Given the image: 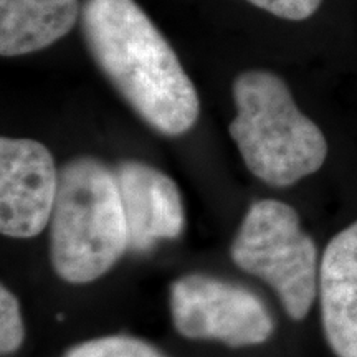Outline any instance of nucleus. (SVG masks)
Returning a JSON list of instances; mask_svg holds the SVG:
<instances>
[{"label":"nucleus","mask_w":357,"mask_h":357,"mask_svg":"<svg viewBox=\"0 0 357 357\" xmlns=\"http://www.w3.org/2000/svg\"><path fill=\"white\" fill-rule=\"evenodd\" d=\"M82 30L98 68L142 121L171 137L195 126L197 89L171 43L134 0H84Z\"/></svg>","instance_id":"f257e3e1"},{"label":"nucleus","mask_w":357,"mask_h":357,"mask_svg":"<svg viewBox=\"0 0 357 357\" xmlns=\"http://www.w3.org/2000/svg\"><path fill=\"white\" fill-rule=\"evenodd\" d=\"M236 114L229 131L245 166L273 187L318 172L328 142L318 124L296 106L288 84L268 70H247L231 84Z\"/></svg>","instance_id":"f03ea898"},{"label":"nucleus","mask_w":357,"mask_h":357,"mask_svg":"<svg viewBox=\"0 0 357 357\" xmlns=\"http://www.w3.org/2000/svg\"><path fill=\"white\" fill-rule=\"evenodd\" d=\"M129 250L116 172L95 158L66 162L50 218V258L68 283H91Z\"/></svg>","instance_id":"7ed1b4c3"},{"label":"nucleus","mask_w":357,"mask_h":357,"mask_svg":"<svg viewBox=\"0 0 357 357\" xmlns=\"http://www.w3.org/2000/svg\"><path fill=\"white\" fill-rule=\"evenodd\" d=\"M230 252L236 266L275 289L289 318H306L318 296V248L291 205L275 199L253 202Z\"/></svg>","instance_id":"20e7f679"},{"label":"nucleus","mask_w":357,"mask_h":357,"mask_svg":"<svg viewBox=\"0 0 357 357\" xmlns=\"http://www.w3.org/2000/svg\"><path fill=\"white\" fill-rule=\"evenodd\" d=\"M171 314L187 339L220 341L231 347L255 346L273 334L270 311L255 293L208 275H187L171 287Z\"/></svg>","instance_id":"39448f33"},{"label":"nucleus","mask_w":357,"mask_h":357,"mask_svg":"<svg viewBox=\"0 0 357 357\" xmlns=\"http://www.w3.org/2000/svg\"><path fill=\"white\" fill-rule=\"evenodd\" d=\"M55 160L33 139H0V231L32 238L50 222L58 192Z\"/></svg>","instance_id":"423d86ee"},{"label":"nucleus","mask_w":357,"mask_h":357,"mask_svg":"<svg viewBox=\"0 0 357 357\" xmlns=\"http://www.w3.org/2000/svg\"><path fill=\"white\" fill-rule=\"evenodd\" d=\"M114 172L131 252H147L162 240H174L182 234L184 205L171 177L137 160L121 162Z\"/></svg>","instance_id":"0eeeda50"},{"label":"nucleus","mask_w":357,"mask_h":357,"mask_svg":"<svg viewBox=\"0 0 357 357\" xmlns=\"http://www.w3.org/2000/svg\"><path fill=\"white\" fill-rule=\"evenodd\" d=\"M318 294L329 347L337 357H357V222L326 247Z\"/></svg>","instance_id":"6e6552de"},{"label":"nucleus","mask_w":357,"mask_h":357,"mask_svg":"<svg viewBox=\"0 0 357 357\" xmlns=\"http://www.w3.org/2000/svg\"><path fill=\"white\" fill-rule=\"evenodd\" d=\"M79 0H0V55L22 56L50 47L82 17Z\"/></svg>","instance_id":"1a4fd4ad"},{"label":"nucleus","mask_w":357,"mask_h":357,"mask_svg":"<svg viewBox=\"0 0 357 357\" xmlns=\"http://www.w3.org/2000/svg\"><path fill=\"white\" fill-rule=\"evenodd\" d=\"M63 357H166L154 346L129 336H106L84 341Z\"/></svg>","instance_id":"9d476101"},{"label":"nucleus","mask_w":357,"mask_h":357,"mask_svg":"<svg viewBox=\"0 0 357 357\" xmlns=\"http://www.w3.org/2000/svg\"><path fill=\"white\" fill-rule=\"evenodd\" d=\"M25 337L19 300L10 289L0 288V351L3 356L19 351Z\"/></svg>","instance_id":"9b49d317"},{"label":"nucleus","mask_w":357,"mask_h":357,"mask_svg":"<svg viewBox=\"0 0 357 357\" xmlns=\"http://www.w3.org/2000/svg\"><path fill=\"white\" fill-rule=\"evenodd\" d=\"M247 2L280 19L301 22L314 15L323 0H247Z\"/></svg>","instance_id":"f8f14e48"}]
</instances>
